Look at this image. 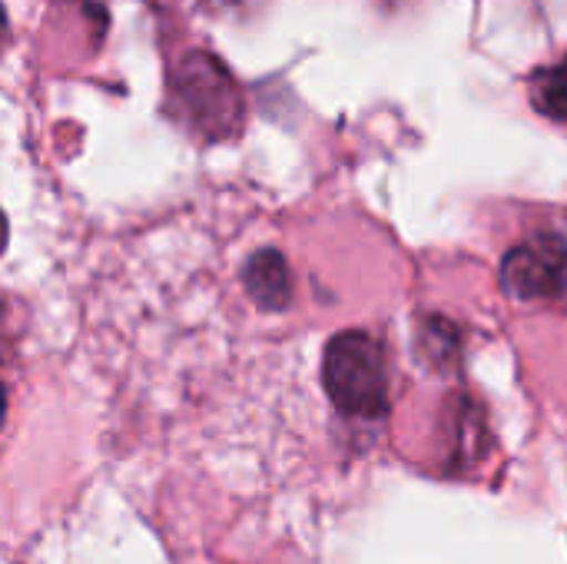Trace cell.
I'll return each mask as SVG.
<instances>
[{
    "instance_id": "6da1fadb",
    "label": "cell",
    "mask_w": 567,
    "mask_h": 564,
    "mask_svg": "<svg viewBox=\"0 0 567 564\" xmlns=\"http://www.w3.org/2000/svg\"><path fill=\"white\" fill-rule=\"evenodd\" d=\"M322 386L332 406L352 419H382L389 412L385 352L369 332H339L326 346Z\"/></svg>"
},
{
    "instance_id": "7a4b0ae2",
    "label": "cell",
    "mask_w": 567,
    "mask_h": 564,
    "mask_svg": "<svg viewBox=\"0 0 567 564\" xmlns=\"http://www.w3.org/2000/svg\"><path fill=\"white\" fill-rule=\"evenodd\" d=\"M169 93L173 110H179L186 126L203 136L223 140L243 126V93L236 80L216 57L203 50L179 60L169 76Z\"/></svg>"
},
{
    "instance_id": "3957f363",
    "label": "cell",
    "mask_w": 567,
    "mask_h": 564,
    "mask_svg": "<svg viewBox=\"0 0 567 564\" xmlns=\"http://www.w3.org/2000/svg\"><path fill=\"white\" fill-rule=\"evenodd\" d=\"M502 289L512 299H558L567 289V243L558 233H538L502 259Z\"/></svg>"
},
{
    "instance_id": "277c9868",
    "label": "cell",
    "mask_w": 567,
    "mask_h": 564,
    "mask_svg": "<svg viewBox=\"0 0 567 564\" xmlns=\"http://www.w3.org/2000/svg\"><path fill=\"white\" fill-rule=\"evenodd\" d=\"M243 283H246V293L252 296V302L269 312L286 309L292 299L289 263L276 249H259L256 256H249V263L243 269Z\"/></svg>"
},
{
    "instance_id": "5b68a950",
    "label": "cell",
    "mask_w": 567,
    "mask_h": 564,
    "mask_svg": "<svg viewBox=\"0 0 567 564\" xmlns=\"http://www.w3.org/2000/svg\"><path fill=\"white\" fill-rule=\"evenodd\" d=\"M528 96H532L538 113H545L558 123H567V57L532 73Z\"/></svg>"
},
{
    "instance_id": "8992f818",
    "label": "cell",
    "mask_w": 567,
    "mask_h": 564,
    "mask_svg": "<svg viewBox=\"0 0 567 564\" xmlns=\"http://www.w3.org/2000/svg\"><path fill=\"white\" fill-rule=\"evenodd\" d=\"M203 3H209V7H216V10H223V7H239L243 0H203Z\"/></svg>"
}]
</instances>
